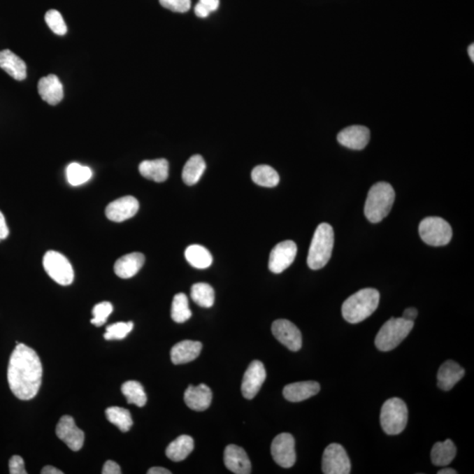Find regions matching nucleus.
<instances>
[{
	"label": "nucleus",
	"instance_id": "nucleus-1",
	"mask_svg": "<svg viewBox=\"0 0 474 474\" xmlns=\"http://www.w3.org/2000/svg\"><path fill=\"white\" fill-rule=\"evenodd\" d=\"M43 379V366L39 356L30 347L17 343L10 357L8 380L17 398L29 401L36 396Z\"/></svg>",
	"mask_w": 474,
	"mask_h": 474
},
{
	"label": "nucleus",
	"instance_id": "nucleus-2",
	"mask_svg": "<svg viewBox=\"0 0 474 474\" xmlns=\"http://www.w3.org/2000/svg\"><path fill=\"white\" fill-rule=\"evenodd\" d=\"M379 291L373 288L357 292L347 299L342 307L343 317L350 324H359L368 318L380 303Z\"/></svg>",
	"mask_w": 474,
	"mask_h": 474
},
{
	"label": "nucleus",
	"instance_id": "nucleus-3",
	"mask_svg": "<svg viewBox=\"0 0 474 474\" xmlns=\"http://www.w3.org/2000/svg\"><path fill=\"white\" fill-rule=\"evenodd\" d=\"M395 192L387 182H379L371 187L365 205V215L368 221L378 223L386 218L393 208Z\"/></svg>",
	"mask_w": 474,
	"mask_h": 474
},
{
	"label": "nucleus",
	"instance_id": "nucleus-4",
	"mask_svg": "<svg viewBox=\"0 0 474 474\" xmlns=\"http://www.w3.org/2000/svg\"><path fill=\"white\" fill-rule=\"evenodd\" d=\"M334 247V230L328 223H321L315 229L308 256V264L312 270L324 268L331 259Z\"/></svg>",
	"mask_w": 474,
	"mask_h": 474
},
{
	"label": "nucleus",
	"instance_id": "nucleus-5",
	"mask_svg": "<svg viewBox=\"0 0 474 474\" xmlns=\"http://www.w3.org/2000/svg\"><path fill=\"white\" fill-rule=\"evenodd\" d=\"M414 327V322L405 320L403 317H392L378 332L375 345L381 352H390L396 348L410 334Z\"/></svg>",
	"mask_w": 474,
	"mask_h": 474
},
{
	"label": "nucleus",
	"instance_id": "nucleus-6",
	"mask_svg": "<svg viewBox=\"0 0 474 474\" xmlns=\"http://www.w3.org/2000/svg\"><path fill=\"white\" fill-rule=\"evenodd\" d=\"M408 411L406 403L399 398H392L383 404L380 424L387 435H398L406 428Z\"/></svg>",
	"mask_w": 474,
	"mask_h": 474
},
{
	"label": "nucleus",
	"instance_id": "nucleus-7",
	"mask_svg": "<svg viewBox=\"0 0 474 474\" xmlns=\"http://www.w3.org/2000/svg\"><path fill=\"white\" fill-rule=\"evenodd\" d=\"M419 234L422 241L429 245L445 246L451 242L452 229L443 218L427 217L419 225Z\"/></svg>",
	"mask_w": 474,
	"mask_h": 474
},
{
	"label": "nucleus",
	"instance_id": "nucleus-8",
	"mask_svg": "<svg viewBox=\"0 0 474 474\" xmlns=\"http://www.w3.org/2000/svg\"><path fill=\"white\" fill-rule=\"evenodd\" d=\"M43 267L54 281L61 286H69L74 280V271L70 261L55 250H50L43 257Z\"/></svg>",
	"mask_w": 474,
	"mask_h": 474
},
{
	"label": "nucleus",
	"instance_id": "nucleus-9",
	"mask_svg": "<svg viewBox=\"0 0 474 474\" xmlns=\"http://www.w3.org/2000/svg\"><path fill=\"white\" fill-rule=\"evenodd\" d=\"M352 465L348 454L341 445L331 444L322 455V472L325 474H349Z\"/></svg>",
	"mask_w": 474,
	"mask_h": 474
},
{
	"label": "nucleus",
	"instance_id": "nucleus-10",
	"mask_svg": "<svg viewBox=\"0 0 474 474\" xmlns=\"http://www.w3.org/2000/svg\"><path fill=\"white\" fill-rule=\"evenodd\" d=\"M271 456L274 461L283 468H290L296 461L295 441L293 436L288 433L278 435L271 446Z\"/></svg>",
	"mask_w": 474,
	"mask_h": 474
},
{
	"label": "nucleus",
	"instance_id": "nucleus-11",
	"mask_svg": "<svg viewBox=\"0 0 474 474\" xmlns=\"http://www.w3.org/2000/svg\"><path fill=\"white\" fill-rule=\"evenodd\" d=\"M297 255V245L293 241H284L278 243L271 250L269 259V269L271 273H283L294 263Z\"/></svg>",
	"mask_w": 474,
	"mask_h": 474
},
{
	"label": "nucleus",
	"instance_id": "nucleus-12",
	"mask_svg": "<svg viewBox=\"0 0 474 474\" xmlns=\"http://www.w3.org/2000/svg\"><path fill=\"white\" fill-rule=\"evenodd\" d=\"M56 433L57 438L65 443L71 451L78 452L83 447L85 433L75 424L70 415H64L58 422Z\"/></svg>",
	"mask_w": 474,
	"mask_h": 474
},
{
	"label": "nucleus",
	"instance_id": "nucleus-13",
	"mask_svg": "<svg viewBox=\"0 0 474 474\" xmlns=\"http://www.w3.org/2000/svg\"><path fill=\"white\" fill-rule=\"evenodd\" d=\"M271 331L278 341L282 343L292 352H298L302 346V336L300 329L288 320L275 321Z\"/></svg>",
	"mask_w": 474,
	"mask_h": 474
},
{
	"label": "nucleus",
	"instance_id": "nucleus-14",
	"mask_svg": "<svg viewBox=\"0 0 474 474\" xmlns=\"http://www.w3.org/2000/svg\"><path fill=\"white\" fill-rule=\"evenodd\" d=\"M266 379V371L262 362L254 360L243 375L242 394L246 399L252 400L259 393Z\"/></svg>",
	"mask_w": 474,
	"mask_h": 474
},
{
	"label": "nucleus",
	"instance_id": "nucleus-15",
	"mask_svg": "<svg viewBox=\"0 0 474 474\" xmlns=\"http://www.w3.org/2000/svg\"><path fill=\"white\" fill-rule=\"evenodd\" d=\"M139 210V202L133 196H125L111 202L106 208L110 221L122 222L134 217Z\"/></svg>",
	"mask_w": 474,
	"mask_h": 474
},
{
	"label": "nucleus",
	"instance_id": "nucleus-16",
	"mask_svg": "<svg viewBox=\"0 0 474 474\" xmlns=\"http://www.w3.org/2000/svg\"><path fill=\"white\" fill-rule=\"evenodd\" d=\"M370 130L364 126H350L338 134V141L349 149L360 150L365 149L370 141Z\"/></svg>",
	"mask_w": 474,
	"mask_h": 474
},
{
	"label": "nucleus",
	"instance_id": "nucleus-17",
	"mask_svg": "<svg viewBox=\"0 0 474 474\" xmlns=\"http://www.w3.org/2000/svg\"><path fill=\"white\" fill-rule=\"evenodd\" d=\"M224 463L227 468L236 474L252 473V463L246 452L239 446L229 445L224 451Z\"/></svg>",
	"mask_w": 474,
	"mask_h": 474
},
{
	"label": "nucleus",
	"instance_id": "nucleus-18",
	"mask_svg": "<svg viewBox=\"0 0 474 474\" xmlns=\"http://www.w3.org/2000/svg\"><path fill=\"white\" fill-rule=\"evenodd\" d=\"M212 399V391L205 384H201L196 387L189 386L185 392V403L192 410L204 411L208 410L210 407Z\"/></svg>",
	"mask_w": 474,
	"mask_h": 474
},
{
	"label": "nucleus",
	"instance_id": "nucleus-19",
	"mask_svg": "<svg viewBox=\"0 0 474 474\" xmlns=\"http://www.w3.org/2000/svg\"><path fill=\"white\" fill-rule=\"evenodd\" d=\"M38 92L48 104L56 106L64 99V87L56 75L50 74L40 79Z\"/></svg>",
	"mask_w": 474,
	"mask_h": 474
},
{
	"label": "nucleus",
	"instance_id": "nucleus-20",
	"mask_svg": "<svg viewBox=\"0 0 474 474\" xmlns=\"http://www.w3.org/2000/svg\"><path fill=\"white\" fill-rule=\"evenodd\" d=\"M320 389V384L315 381H302L287 385L284 388L283 395L291 403H300L315 396Z\"/></svg>",
	"mask_w": 474,
	"mask_h": 474
},
{
	"label": "nucleus",
	"instance_id": "nucleus-21",
	"mask_svg": "<svg viewBox=\"0 0 474 474\" xmlns=\"http://www.w3.org/2000/svg\"><path fill=\"white\" fill-rule=\"evenodd\" d=\"M202 343L191 340L178 343L171 350V359L174 365H183L194 361L200 356Z\"/></svg>",
	"mask_w": 474,
	"mask_h": 474
},
{
	"label": "nucleus",
	"instance_id": "nucleus-22",
	"mask_svg": "<svg viewBox=\"0 0 474 474\" xmlns=\"http://www.w3.org/2000/svg\"><path fill=\"white\" fill-rule=\"evenodd\" d=\"M145 262V257L140 252H133L116 261L115 273L121 279H130L135 276Z\"/></svg>",
	"mask_w": 474,
	"mask_h": 474
},
{
	"label": "nucleus",
	"instance_id": "nucleus-23",
	"mask_svg": "<svg viewBox=\"0 0 474 474\" xmlns=\"http://www.w3.org/2000/svg\"><path fill=\"white\" fill-rule=\"evenodd\" d=\"M0 68L17 81H22L27 78L25 62L11 50L0 51Z\"/></svg>",
	"mask_w": 474,
	"mask_h": 474
},
{
	"label": "nucleus",
	"instance_id": "nucleus-24",
	"mask_svg": "<svg viewBox=\"0 0 474 474\" xmlns=\"http://www.w3.org/2000/svg\"><path fill=\"white\" fill-rule=\"evenodd\" d=\"M465 375V370L452 360H448L440 366L438 373V386L442 390H451Z\"/></svg>",
	"mask_w": 474,
	"mask_h": 474
},
{
	"label": "nucleus",
	"instance_id": "nucleus-25",
	"mask_svg": "<svg viewBox=\"0 0 474 474\" xmlns=\"http://www.w3.org/2000/svg\"><path fill=\"white\" fill-rule=\"evenodd\" d=\"M139 171L147 180L161 183L169 176V163L166 159L160 158L156 160H145L140 164Z\"/></svg>",
	"mask_w": 474,
	"mask_h": 474
},
{
	"label": "nucleus",
	"instance_id": "nucleus-26",
	"mask_svg": "<svg viewBox=\"0 0 474 474\" xmlns=\"http://www.w3.org/2000/svg\"><path fill=\"white\" fill-rule=\"evenodd\" d=\"M194 448V439L190 436L182 435L168 445L166 453L171 461L180 462L190 455Z\"/></svg>",
	"mask_w": 474,
	"mask_h": 474
},
{
	"label": "nucleus",
	"instance_id": "nucleus-27",
	"mask_svg": "<svg viewBox=\"0 0 474 474\" xmlns=\"http://www.w3.org/2000/svg\"><path fill=\"white\" fill-rule=\"evenodd\" d=\"M457 449L452 440L436 443L431 450V461L436 466H446L454 459Z\"/></svg>",
	"mask_w": 474,
	"mask_h": 474
},
{
	"label": "nucleus",
	"instance_id": "nucleus-28",
	"mask_svg": "<svg viewBox=\"0 0 474 474\" xmlns=\"http://www.w3.org/2000/svg\"><path fill=\"white\" fill-rule=\"evenodd\" d=\"M207 167L203 157L200 155H194L189 158L187 164H185L182 178L187 185H194L197 184L201 180L202 175Z\"/></svg>",
	"mask_w": 474,
	"mask_h": 474
},
{
	"label": "nucleus",
	"instance_id": "nucleus-29",
	"mask_svg": "<svg viewBox=\"0 0 474 474\" xmlns=\"http://www.w3.org/2000/svg\"><path fill=\"white\" fill-rule=\"evenodd\" d=\"M185 257L187 262L197 269H207L213 263L210 252L205 247L199 245L187 247L185 252Z\"/></svg>",
	"mask_w": 474,
	"mask_h": 474
},
{
	"label": "nucleus",
	"instance_id": "nucleus-30",
	"mask_svg": "<svg viewBox=\"0 0 474 474\" xmlns=\"http://www.w3.org/2000/svg\"><path fill=\"white\" fill-rule=\"evenodd\" d=\"M252 178L254 183L264 187H275L280 183V175L277 171L264 164L254 168Z\"/></svg>",
	"mask_w": 474,
	"mask_h": 474
},
{
	"label": "nucleus",
	"instance_id": "nucleus-31",
	"mask_svg": "<svg viewBox=\"0 0 474 474\" xmlns=\"http://www.w3.org/2000/svg\"><path fill=\"white\" fill-rule=\"evenodd\" d=\"M122 394L127 398L129 404H135L137 407L142 408L147 403V395L143 385L138 381H127L122 386Z\"/></svg>",
	"mask_w": 474,
	"mask_h": 474
},
{
	"label": "nucleus",
	"instance_id": "nucleus-32",
	"mask_svg": "<svg viewBox=\"0 0 474 474\" xmlns=\"http://www.w3.org/2000/svg\"><path fill=\"white\" fill-rule=\"evenodd\" d=\"M106 417L111 424L115 425L122 432H128L133 426L131 414L126 408L120 407L106 408Z\"/></svg>",
	"mask_w": 474,
	"mask_h": 474
},
{
	"label": "nucleus",
	"instance_id": "nucleus-33",
	"mask_svg": "<svg viewBox=\"0 0 474 474\" xmlns=\"http://www.w3.org/2000/svg\"><path fill=\"white\" fill-rule=\"evenodd\" d=\"M191 297L201 308H211L215 303V290L207 283H197L192 287Z\"/></svg>",
	"mask_w": 474,
	"mask_h": 474
},
{
	"label": "nucleus",
	"instance_id": "nucleus-34",
	"mask_svg": "<svg viewBox=\"0 0 474 474\" xmlns=\"http://www.w3.org/2000/svg\"><path fill=\"white\" fill-rule=\"evenodd\" d=\"M192 311L189 308L187 295L183 293L175 295L171 305V318L177 324H183L191 318Z\"/></svg>",
	"mask_w": 474,
	"mask_h": 474
},
{
	"label": "nucleus",
	"instance_id": "nucleus-35",
	"mask_svg": "<svg viewBox=\"0 0 474 474\" xmlns=\"http://www.w3.org/2000/svg\"><path fill=\"white\" fill-rule=\"evenodd\" d=\"M92 176V171L90 168L78 163L69 164L66 169L67 180L73 187L87 183L91 180Z\"/></svg>",
	"mask_w": 474,
	"mask_h": 474
},
{
	"label": "nucleus",
	"instance_id": "nucleus-36",
	"mask_svg": "<svg viewBox=\"0 0 474 474\" xmlns=\"http://www.w3.org/2000/svg\"><path fill=\"white\" fill-rule=\"evenodd\" d=\"M134 324L132 322H116L108 326L104 334L106 340H122L124 339L130 332L133 331Z\"/></svg>",
	"mask_w": 474,
	"mask_h": 474
},
{
	"label": "nucleus",
	"instance_id": "nucleus-37",
	"mask_svg": "<svg viewBox=\"0 0 474 474\" xmlns=\"http://www.w3.org/2000/svg\"><path fill=\"white\" fill-rule=\"evenodd\" d=\"M45 22L53 33L57 36H64L67 33V26L63 16L57 10L51 9L45 15Z\"/></svg>",
	"mask_w": 474,
	"mask_h": 474
},
{
	"label": "nucleus",
	"instance_id": "nucleus-38",
	"mask_svg": "<svg viewBox=\"0 0 474 474\" xmlns=\"http://www.w3.org/2000/svg\"><path fill=\"white\" fill-rule=\"evenodd\" d=\"M113 310V305L108 301H103L95 305V307L92 309L94 318L91 320L92 324L97 326V327L104 325Z\"/></svg>",
	"mask_w": 474,
	"mask_h": 474
},
{
	"label": "nucleus",
	"instance_id": "nucleus-39",
	"mask_svg": "<svg viewBox=\"0 0 474 474\" xmlns=\"http://www.w3.org/2000/svg\"><path fill=\"white\" fill-rule=\"evenodd\" d=\"M219 6L220 0H200L195 6L194 13L200 18H207L219 8Z\"/></svg>",
	"mask_w": 474,
	"mask_h": 474
},
{
	"label": "nucleus",
	"instance_id": "nucleus-40",
	"mask_svg": "<svg viewBox=\"0 0 474 474\" xmlns=\"http://www.w3.org/2000/svg\"><path fill=\"white\" fill-rule=\"evenodd\" d=\"M163 8L175 13H187L191 8V0H159Z\"/></svg>",
	"mask_w": 474,
	"mask_h": 474
},
{
	"label": "nucleus",
	"instance_id": "nucleus-41",
	"mask_svg": "<svg viewBox=\"0 0 474 474\" xmlns=\"http://www.w3.org/2000/svg\"><path fill=\"white\" fill-rule=\"evenodd\" d=\"M9 472L11 474H27L25 463L22 457L15 455L9 461Z\"/></svg>",
	"mask_w": 474,
	"mask_h": 474
},
{
	"label": "nucleus",
	"instance_id": "nucleus-42",
	"mask_svg": "<svg viewBox=\"0 0 474 474\" xmlns=\"http://www.w3.org/2000/svg\"><path fill=\"white\" fill-rule=\"evenodd\" d=\"M103 474H121L122 470L121 467L119 466L118 464L112 460H108L105 463L104 466L102 469Z\"/></svg>",
	"mask_w": 474,
	"mask_h": 474
},
{
	"label": "nucleus",
	"instance_id": "nucleus-43",
	"mask_svg": "<svg viewBox=\"0 0 474 474\" xmlns=\"http://www.w3.org/2000/svg\"><path fill=\"white\" fill-rule=\"evenodd\" d=\"M8 235L9 229L8 224H6L5 216L0 211V242L8 238Z\"/></svg>",
	"mask_w": 474,
	"mask_h": 474
},
{
	"label": "nucleus",
	"instance_id": "nucleus-44",
	"mask_svg": "<svg viewBox=\"0 0 474 474\" xmlns=\"http://www.w3.org/2000/svg\"><path fill=\"white\" fill-rule=\"evenodd\" d=\"M418 315L417 309L415 308H407L404 311L403 318L405 320L414 322L417 319Z\"/></svg>",
	"mask_w": 474,
	"mask_h": 474
},
{
	"label": "nucleus",
	"instance_id": "nucleus-45",
	"mask_svg": "<svg viewBox=\"0 0 474 474\" xmlns=\"http://www.w3.org/2000/svg\"><path fill=\"white\" fill-rule=\"evenodd\" d=\"M42 474H63L64 473L62 472L59 469L56 468V467L51 466H47L45 467H43L42 472H41Z\"/></svg>",
	"mask_w": 474,
	"mask_h": 474
},
{
	"label": "nucleus",
	"instance_id": "nucleus-46",
	"mask_svg": "<svg viewBox=\"0 0 474 474\" xmlns=\"http://www.w3.org/2000/svg\"><path fill=\"white\" fill-rule=\"evenodd\" d=\"M148 474H171L169 470L164 468V467H152L148 471Z\"/></svg>",
	"mask_w": 474,
	"mask_h": 474
},
{
	"label": "nucleus",
	"instance_id": "nucleus-47",
	"mask_svg": "<svg viewBox=\"0 0 474 474\" xmlns=\"http://www.w3.org/2000/svg\"><path fill=\"white\" fill-rule=\"evenodd\" d=\"M438 473V474H456V473H457V471H455L454 469L445 468V469H442V470L439 471V472Z\"/></svg>",
	"mask_w": 474,
	"mask_h": 474
},
{
	"label": "nucleus",
	"instance_id": "nucleus-48",
	"mask_svg": "<svg viewBox=\"0 0 474 474\" xmlns=\"http://www.w3.org/2000/svg\"><path fill=\"white\" fill-rule=\"evenodd\" d=\"M468 53H469V57L471 58V60H472V62H474V45H473V44H472V45L469 46Z\"/></svg>",
	"mask_w": 474,
	"mask_h": 474
}]
</instances>
